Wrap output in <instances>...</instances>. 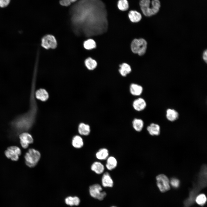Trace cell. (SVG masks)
Listing matches in <instances>:
<instances>
[{"label": "cell", "instance_id": "15", "mask_svg": "<svg viewBox=\"0 0 207 207\" xmlns=\"http://www.w3.org/2000/svg\"><path fill=\"white\" fill-rule=\"evenodd\" d=\"M166 117L169 121L173 122L177 120L179 118V114L175 110L168 108L166 111Z\"/></svg>", "mask_w": 207, "mask_h": 207}, {"label": "cell", "instance_id": "3", "mask_svg": "<svg viewBox=\"0 0 207 207\" xmlns=\"http://www.w3.org/2000/svg\"><path fill=\"white\" fill-rule=\"evenodd\" d=\"M150 0H140L139 5L143 14L145 16L149 17L156 14L159 11L160 3L159 0H152V6L150 7Z\"/></svg>", "mask_w": 207, "mask_h": 207}, {"label": "cell", "instance_id": "28", "mask_svg": "<svg viewBox=\"0 0 207 207\" xmlns=\"http://www.w3.org/2000/svg\"><path fill=\"white\" fill-rule=\"evenodd\" d=\"M84 48L87 50H91L96 47V44L95 41L91 39H89L85 41L83 43Z\"/></svg>", "mask_w": 207, "mask_h": 207}, {"label": "cell", "instance_id": "23", "mask_svg": "<svg viewBox=\"0 0 207 207\" xmlns=\"http://www.w3.org/2000/svg\"><path fill=\"white\" fill-rule=\"evenodd\" d=\"M120 68L119 71L123 76H125L129 74L131 71V68L130 66L128 64L124 63L120 66Z\"/></svg>", "mask_w": 207, "mask_h": 207}, {"label": "cell", "instance_id": "16", "mask_svg": "<svg viewBox=\"0 0 207 207\" xmlns=\"http://www.w3.org/2000/svg\"><path fill=\"white\" fill-rule=\"evenodd\" d=\"M132 126L133 129L136 131L139 132L143 129L144 123L141 119L135 118L132 122Z\"/></svg>", "mask_w": 207, "mask_h": 207}, {"label": "cell", "instance_id": "18", "mask_svg": "<svg viewBox=\"0 0 207 207\" xmlns=\"http://www.w3.org/2000/svg\"><path fill=\"white\" fill-rule=\"evenodd\" d=\"M91 170L97 174H100L103 173L105 169L103 165L99 162H94L91 166Z\"/></svg>", "mask_w": 207, "mask_h": 207}, {"label": "cell", "instance_id": "22", "mask_svg": "<svg viewBox=\"0 0 207 207\" xmlns=\"http://www.w3.org/2000/svg\"><path fill=\"white\" fill-rule=\"evenodd\" d=\"M78 131L79 133L81 135H88L90 132V126L88 124L83 123H81L79 125Z\"/></svg>", "mask_w": 207, "mask_h": 207}, {"label": "cell", "instance_id": "11", "mask_svg": "<svg viewBox=\"0 0 207 207\" xmlns=\"http://www.w3.org/2000/svg\"><path fill=\"white\" fill-rule=\"evenodd\" d=\"M132 106L133 109L137 112L143 110L147 106L146 102L144 99L139 97L134 99L133 101Z\"/></svg>", "mask_w": 207, "mask_h": 207}, {"label": "cell", "instance_id": "13", "mask_svg": "<svg viewBox=\"0 0 207 207\" xmlns=\"http://www.w3.org/2000/svg\"><path fill=\"white\" fill-rule=\"evenodd\" d=\"M102 186L105 187H112L113 186V181L109 173L106 172L103 175L101 179Z\"/></svg>", "mask_w": 207, "mask_h": 207}, {"label": "cell", "instance_id": "7", "mask_svg": "<svg viewBox=\"0 0 207 207\" xmlns=\"http://www.w3.org/2000/svg\"><path fill=\"white\" fill-rule=\"evenodd\" d=\"M102 191L101 187L98 184L91 185L89 188V192L91 196L100 200H103L106 195V193Z\"/></svg>", "mask_w": 207, "mask_h": 207}, {"label": "cell", "instance_id": "19", "mask_svg": "<svg viewBox=\"0 0 207 207\" xmlns=\"http://www.w3.org/2000/svg\"><path fill=\"white\" fill-rule=\"evenodd\" d=\"M109 151L106 148L99 149L96 152L95 156L96 158L101 160H106L109 157Z\"/></svg>", "mask_w": 207, "mask_h": 207}, {"label": "cell", "instance_id": "17", "mask_svg": "<svg viewBox=\"0 0 207 207\" xmlns=\"http://www.w3.org/2000/svg\"><path fill=\"white\" fill-rule=\"evenodd\" d=\"M36 98L42 101H46L49 98V94L45 89H40L37 90L35 93Z\"/></svg>", "mask_w": 207, "mask_h": 207}, {"label": "cell", "instance_id": "21", "mask_svg": "<svg viewBox=\"0 0 207 207\" xmlns=\"http://www.w3.org/2000/svg\"><path fill=\"white\" fill-rule=\"evenodd\" d=\"M128 16L131 21L133 22H139L142 18L141 14L135 10L130 11L128 14Z\"/></svg>", "mask_w": 207, "mask_h": 207}, {"label": "cell", "instance_id": "32", "mask_svg": "<svg viewBox=\"0 0 207 207\" xmlns=\"http://www.w3.org/2000/svg\"><path fill=\"white\" fill-rule=\"evenodd\" d=\"M59 3L62 6L65 7L70 5L72 3L69 0H60Z\"/></svg>", "mask_w": 207, "mask_h": 207}, {"label": "cell", "instance_id": "14", "mask_svg": "<svg viewBox=\"0 0 207 207\" xmlns=\"http://www.w3.org/2000/svg\"><path fill=\"white\" fill-rule=\"evenodd\" d=\"M147 130L149 134L152 136H157L160 133V127L156 123H151L147 127Z\"/></svg>", "mask_w": 207, "mask_h": 207}, {"label": "cell", "instance_id": "5", "mask_svg": "<svg viewBox=\"0 0 207 207\" xmlns=\"http://www.w3.org/2000/svg\"><path fill=\"white\" fill-rule=\"evenodd\" d=\"M147 44L146 41L143 39H135L131 43V50L134 53L140 55H143L146 52Z\"/></svg>", "mask_w": 207, "mask_h": 207}, {"label": "cell", "instance_id": "2", "mask_svg": "<svg viewBox=\"0 0 207 207\" xmlns=\"http://www.w3.org/2000/svg\"><path fill=\"white\" fill-rule=\"evenodd\" d=\"M33 95L31 96V108L28 112L20 116L13 122V125L19 131L29 129L34 122L37 108Z\"/></svg>", "mask_w": 207, "mask_h": 207}, {"label": "cell", "instance_id": "1", "mask_svg": "<svg viewBox=\"0 0 207 207\" xmlns=\"http://www.w3.org/2000/svg\"><path fill=\"white\" fill-rule=\"evenodd\" d=\"M69 11L72 30L77 35L90 36L107 30V12L101 0H80Z\"/></svg>", "mask_w": 207, "mask_h": 207}, {"label": "cell", "instance_id": "20", "mask_svg": "<svg viewBox=\"0 0 207 207\" xmlns=\"http://www.w3.org/2000/svg\"><path fill=\"white\" fill-rule=\"evenodd\" d=\"M106 166L109 170H111L115 168L117 165V161L116 158L113 156L108 157L106 159Z\"/></svg>", "mask_w": 207, "mask_h": 207}, {"label": "cell", "instance_id": "34", "mask_svg": "<svg viewBox=\"0 0 207 207\" xmlns=\"http://www.w3.org/2000/svg\"><path fill=\"white\" fill-rule=\"evenodd\" d=\"M69 0L71 1V3L75 2L77 1V0Z\"/></svg>", "mask_w": 207, "mask_h": 207}, {"label": "cell", "instance_id": "33", "mask_svg": "<svg viewBox=\"0 0 207 207\" xmlns=\"http://www.w3.org/2000/svg\"><path fill=\"white\" fill-rule=\"evenodd\" d=\"M203 59L205 62L206 63L207 61V51L206 49L203 52Z\"/></svg>", "mask_w": 207, "mask_h": 207}, {"label": "cell", "instance_id": "35", "mask_svg": "<svg viewBox=\"0 0 207 207\" xmlns=\"http://www.w3.org/2000/svg\"><path fill=\"white\" fill-rule=\"evenodd\" d=\"M116 207L114 206H112V207Z\"/></svg>", "mask_w": 207, "mask_h": 207}, {"label": "cell", "instance_id": "12", "mask_svg": "<svg viewBox=\"0 0 207 207\" xmlns=\"http://www.w3.org/2000/svg\"><path fill=\"white\" fill-rule=\"evenodd\" d=\"M143 87L136 83H132L129 87V91L130 94L133 96H139L142 93L143 91Z\"/></svg>", "mask_w": 207, "mask_h": 207}, {"label": "cell", "instance_id": "8", "mask_svg": "<svg viewBox=\"0 0 207 207\" xmlns=\"http://www.w3.org/2000/svg\"><path fill=\"white\" fill-rule=\"evenodd\" d=\"M41 45L47 49H55L57 46V40L53 35L50 34H46L41 39Z\"/></svg>", "mask_w": 207, "mask_h": 207}, {"label": "cell", "instance_id": "4", "mask_svg": "<svg viewBox=\"0 0 207 207\" xmlns=\"http://www.w3.org/2000/svg\"><path fill=\"white\" fill-rule=\"evenodd\" d=\"M41 154L38 151L33 149H30L24 156L26 165L30 167L35 166L39 161Z\"/></svg>", "mask_w": 207, "mask_h": 207}, {"label": "cell", "instance_id": "29", "mask_svg": "<svg viewBox=\"0 0 207 207\" xmlns=\"http://www.w3.org/2000/svg\"><path fill=\"white\" fill-rule=\"evenodd\" d=\"M207 200V198L205 195L203 193H201L198 195L196 197L195 202L198 205L203 206L205 204Z\"/></svg>", "mask_w": 207, "mask_h": 207}, {"label": "cell", "instance_id": "27", "mask_svg": "<svg viewBox=\"0 0 207 207\" xmlns=\"http://www.w3.org/2000/svg\"><path fill=\"white\" fill-rule=\"evenodd\" d=\"M117 6L120 10L124 11L127 10L129 8V4L127 0H118Z\"/></svg>", "mask_w": 207, "mask_h": 207}, {"label": "cell", "instance_id": "10", "mask_svg": "<svg viewBox=\"0 0 207 207\" xmlns=\"http://www.w3.org/2000/svg\"><path fill=\"white\" fill-rule=\"evenodd\" d=\"M19 137L21 145L22 147L25 149L27 148L29 145L32 143L33 141L31 135L27 132L21 133Z\"/></svg>", "mask_w": 207, "mask_h": 207}, {"label": "cell", "instance_id": "26", "mask_svg": "<svg viewBox=\"0 0 207 207\" xmlns=\"http://www.w3.org/2000/svg\"><path fill=\"white\" fill-rule=\"evenodd\" d=\"M85 63L86 67L90 70H94L97 66V63L96 61L90 57L85 60Z\"/></svg>", "mask_w": 207, "mask_h": 207}, {"label": "cell", "instance_id": "30", "mask_svg": "<svg viewBox=\"0 0 207 207\" xmlns=\"http://www.w3.org/2000/svg\"><path fill=\"white\" fill-rule=\"evenodd\" d=\"M170 185L173 187L175 188H178L180 185L179 180L177 178H172L170 181Z\"/></svg>", "mask_w": 207, "mask_h": 207}, {"label": "cell", "instance_id": "9", "mask_svg": "<svg viewBox=\"0 0 207 207\" xmlns=\"http://www.w3.org/2000/svg\"><path fill=\"white\" fill-rule=\"evenodd\" d=\"M5 154L6 157L13 161H17L21 154V150L18 147L12 146L8 147L5 151Z\"/></svg>", "mask_w": 207, "mask_h": 207}, {"label": "cell", "instance_id": "25", "mask_svg": "<svg viewBox=\"0 0 207 207\" xmlns=\"http://www.w3.org/2000/svg\"><path fill=\"white\" fill-rule=\"evenodd\" d=\"M72 144L73 147L77 148L82 147L83 145L82 138L78 135H76L73 138Z\"/></svg>", "mask_w": 207, "mask_h": 207}, {"label": "cell", "instance_id": "6", "mask_svg": "<svg viewBox=\"0 0 207 207\" xmlns=\"http://www.w3.org/2000/svg\"><path fill=\"white\" fill-rule=\"evenodd\" d=\"M156 184L160 190L165 192L170 189V180L165 175L160 174L156 177Z\"/></svg>", "mask_w": 207, "mask_h": 207}, {"label": "cell", "instance_id": "24", "mask_svg": "<svg viewBox=\"0 0 207 207\" xmlns=\"http://www.w3.org/2000/svg\"><path fill=\"white\" fill-rule=\"evenodd\" d=\"M65 202L67 205L71 206L74 205L78 206L80 203V200L76 196H69L65 199Z\"/></svg>", "mask_w": 207, "mask_h": 207}, {"label": "cell", "instance_id": "31", "mask_svg": "<svg viewBox=\"0 0 207 207\" xmlns=\"http://www.w3.org/2000/svg\"><path fill=\"white\" fill-rule=\"evenodd\" d=\"M11 0H0V7L4 8L7 7L9 4Z\"/></svg>", "mask_w": 207, "mask_h": 207}]
</instances>
